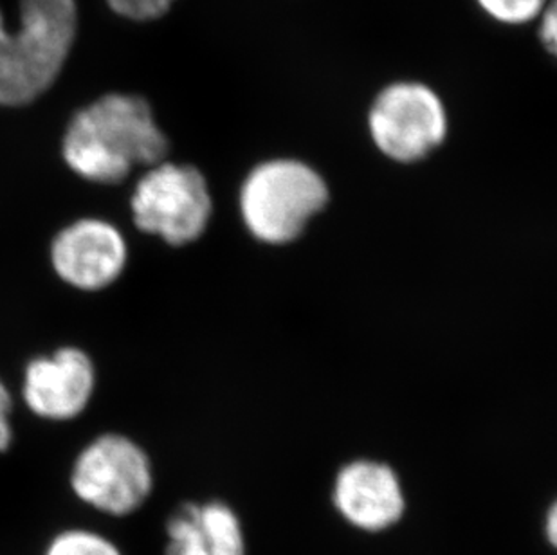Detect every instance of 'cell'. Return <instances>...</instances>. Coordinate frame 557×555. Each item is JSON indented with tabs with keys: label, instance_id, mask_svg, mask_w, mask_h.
<instances>
[{
	"label": "cell",
	"instance_id": "obj_10",
	"mask_svg": "<svg viewBox=\"0 0 557 555\" xmlns=\"http://www.w3.org/2000/svg\"><path fill=\"white\" fill-rule=\"evenodd\" d=\"M166 555H246L237 513L224 502L181 505L166 521Z\"/></svg>",
	"mask_w": 557,
	"mask_h": 555
},
{
	"label": "cell",
	"instance_id": "obj_1",
	"mask_svg": "<svg viewBox=\"0 0 557 555\" xmlns=\"http://www.w3.org/2000/svg\"><path fill=\"white\" fill-rule=\"evenodd\" d=\"M169 137L152 107L136 95H107L74 114L63 137V159L95 183H122L134 166H156L169 156Z\"/></svg>",
	"mask_w": 557,
	"mask_h": 555
},
{
	"label": "cell",
	"instance_id": "obj_2",
	"mask_svg": "<svg viewBox=\"0 0 557 555\" xmlns=\"http://www.w3.org/2000/svg\"><path fill=\"white\" fill-rule=\"evenodd\" d=\"M78 29L76 0H21V27L0 13V106H26L59 78Z\"/></svg>",
	"mask_w": 557,
	"mask_h": 555
},
{
	"label": "cell",
	"instance_id": "obj_9",
	"mask_svg": "<svg viewBox=\"0 0 557 555\" xmlns=\"http://www.w3.org/2000/svg\"><path fill=\"white\" fill-rule=\"evenodd\" d=\"M95 383V367L87 354L62 348L53 357L29 362L24 398L33 414L62 422L78 417L87 408Z\"/></svg>",
	"mask_w": 557,
	"mask_h": 555
},
{
	"label": "cell",
	"instance_id": "obj_11",
	"mask_svg": "<svg viewBox=\"0 0 557 555\" xmlns=\"http://www.w3.org/2000/svg\"><path fill=\"white\" fill-rule=\"evenodd\" d=\"M40 555H125L112 535L95 527L73 525L54 532Z\"/></svg>",
	"mask_w": 557,
	"mask_h": 555
},
{
	"label": "cell",
	"instance_id": "obj_16",
	"mask_svg": "<svg viewBox=\"0 0 557 555\" xmlns=\"http://www.w3.org/2000/svg\"><path fill=\"white\" fill-rule=\"evenodd\" d=\"M545 532H547V540L550 541V545H556V538H557L556 505H553V507L548 508L547 529H545Z\"/></svg>",
	"mask_w": 557,
	"mask_h": 555
},
{
	"label": "cell",
	"instance_id": "obj_15",
	"mask_svg": "<svg viewBox=\"0 0 557 555\" xmlns=\"http://www.w3.org/2000/svg\"><path fill=\"white\" fill-rule=\"evenodd\" d=\"M11 395L0 381V453L10 449L13 441V430L10 424Z\"/></svg>",
	"mask_w": 557,
	"mask_h": 555
},
{
	"label": "cell",
	"instance_id": "obj_12",
	"mask_svg": "<svg viewBox=\"0 0 557 555\" xmlns=\"http://www.w3.org/2000/svg\"><path fill=\"white\" fill-rule=\"evenodd\" d=\"M479 10L499 26L521 27L536 22L553 0H474Z\"/></svg>",
	"mask_w": 557,
	"mask_h": 555
},
{
	"label": "cell",
	"instance_id": "obj_8",
	"mask_svg": "<svg viewBox=\"0 0 557 555\" xmlns=\"http://www.w3.org/2000/svg\"><path fill=\"white\" fill-rule=\"evenodd\" d=\"M51 258L63 282L84 291H98L123 273L126 244L114 225L85 219L59 233Z\"/></svg>",
	"mask_w": 557,
	"mask_h": 555
},
{
	"label": "cell",
	"instance_id": "obj_13",
	"mask_svg": "<svg viewBox=\"0 0 557 555\" xmlns=\"http://www.w3.org/2000/svg\"><path fill=\"white\" fill-rule=\"evenodd\" d=\"M107 2L116 15L136 22L158 21L175 4V0H107Z\"/></svg>",
	"mask_w": 557,
	"mask_h": 555
},
{
	"label": "cell",
	"instance_id": "obj_7",
	"mask_svg": "<svg viewBox=\"0 0 557 555\" xmlns=\"http://www.w3.org/2000/svg\"><path fill=\"white\" fill-rule=\"evenodd\" d=\"M332 502L347 523L372 534L399 523L406 510L399 474L388 464L367 458L339 469Z\"/></svg>",
	"mask_w": 557,
	"mask_h": 555
},
{
	"label": "cell",
	"instance_id": "obj_14",
	"mask_svg": "<svg viewBox=\"0 0 557 555\" xmlns=\"http://www.w3.org/2000/svg\"><path fill=\"white\" fill-rule=\"evenodd\" d=\"M536 22L540 44H542V48L545 49L547 53L554 57L557 48V13L556 2H554V0L545 8V11H543Z\"/></svg>",
	"mask_w": 557,
	"mask_h": 555
},
{
	"label": "cell",
	"instance_id": "obj_3",
	"mask_svg": "<svg viewBox=\"0 0 557 555\" xmlns=\"http://www.w3.org/2000/svg\"><path fill=\"white\" fill-rule=\"evenodd\" d=\"M331 202L325 177L306 161L268 159L249 170L240 184L238 210L244 227L260 244L289 246Z\"/></svg>",
	"mask_w": 557,
	"mask_h": 555
},
{
	"label": "cell",
	"instance_id": "obj_5",
	"mask_svg": "<svg viewBox=\"0 0 557 555\" xmlns=\"http://www.w3.org/2000/svg\"><path fill=\"white\" fill-rule=\"evenodd\" d=\"M370 139L392 163L416 164L446 143L449 114L442 96L419 79H395L373 96L367 115Z\"/></svg>",
	"mask_w": 557,
	"mask_h": 555
},
{
	"label": "cell",
	"instance_id": "obj_6",
	"mask_svg": "<svg viewBox=\"0 0 557 555\" xmlns=\"http://www.w3.org/2000/svg\"><path fill=\"white\" fill-rule=\"evenodd\" d=\"M131 208L139 230L183 247L205 235L213 217V197L199 168L163 161L137 183Z\"/></svg>",
	"mask_w": 557,
	"mask_h": 555
},
{
	"label": "cell",
	"instance_id": "obj_4",
	"mask_svg": "<svg viewBox=\"0 0 557 555\" xmlns=\"http://www.w3.org/2000/svg\"><path fill=\"white\" fill-rule=\"evenodd\" d=\"M69 488L90 513L101 518H128L152 496V461L128 436L107 433L79 451Z\"/></svg>",
	"mask_w": 557,
	"mask_h": 555
}]
</instances>
